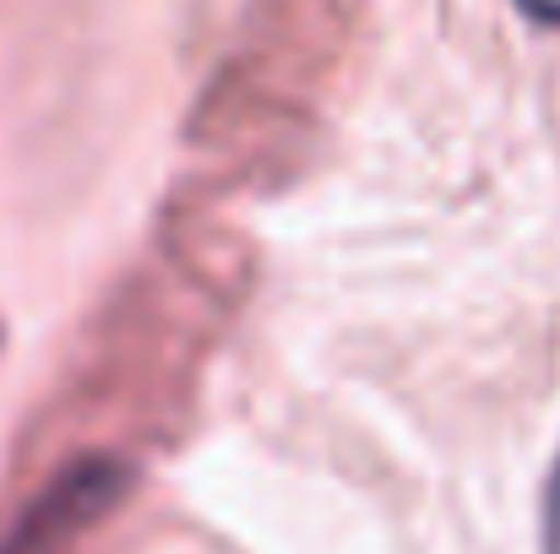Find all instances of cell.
<instances>
[{
    "mask_svg": "<svg viewBox=\"0 0 560 554\" xmlns=\"http://www.w3.org/2000/svg\"><path fill=\"white\" fill-rule=\"evenodd\" d=\"M131 490V468L120 457H77L66 462L5 528L0 554H60L71 539H82L104 511L120 506Z\"/></svg>",
    "mask_w": 560,
    "mask_h": 554,
    "instance_id": "1",
    "label": "cell"
},
{
    "mask_svg": "<svg viewBox=\"0 0 560 554\" xmlns=\"http://www.w3.org/2000/svg\"><path fill=\"white\" fill-rule=\"evenodd\" d=\"M545 554H560V462L545 490Z\"/></svg>",
    "mask_w": 560,
    "mask_h": 554,
    "instance_id": "2",
    "label": "cell"
},
{
    "mask_svg": "<svg viewBox=\"0 0 560 554\" xmlns=\"http://www.w3.org/2000/svg\"><path fill=\"white\" fill-rule=\"evenodd\" d=\"M523 11H534L539 22H556L560 27V0H523Z\"/></svg>",
    "mask_w": 560,
    "mask_h": 554,
    "instance_id": "3",
    "label": "cell"
}]
</instances>
